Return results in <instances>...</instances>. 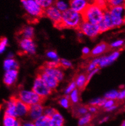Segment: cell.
I'll list each match as a JSON object with an SVG mask.
<instances>
[{"mask_svg": "<svg viewBox=\"0 0 125 126\" xmlns=\"http://www.w3.org/2000/svg\"><path fill=\"white\" fill-rule=\"evenodd\" d=\"M69 98L70 102H71V105L73 104H77L80 102V90L77 88L75 89L74 90L72 91L68 95Z\"/></svg>", "mask_w": 125, "mask_h": 126, "instance_id": "484cf974", "label": "cell"}, {"mask_svg": "<svg viewBox=\"0 0 125 126\" xmlns=\"http://www.w3.org/2000/svg\"><path fill=\"white\" fill-rule=\"evenodd\" d=\"M46 56L51 60L58 62H59L60 59L57 52L54 51H49L48 52H47Z\"/></svg>", "mask_w": 125, "mask_h": 126, "instance_id": "f35d334b", "label": "cell"}, {"mask_svg": "<svg viewBox=\"0 0 125 126\" xmlns=\"http://www.w3.org/2000/svg\"><path fill=\"white\" fill-rule=\"evenodd\" d=\"M89 4L88 0H70L69 6L72 10L82 14Z\"/></svg>", "mask_w": 125, "mask_h": 126, "instance_id": "5bb4252c", "label": "cell"}, {"mask_svg": "<svg viewBox=\"0 0 125 126\" xmlns=\"http://www.w3.org/2000/svg\"><path fill=\"white\" fill-rule=\"evenodd\" d=\"M115 104V101L113 100H109V99H105L104 101V104H103V107L104 108V110L108 109V108L111 107V106Z\"/></svg>", "mask_w": 125, "mask_h": 126, "instance_id": "f6af8a7d", "label": "cell"}, {"mask_svg": "<svg viewBox=\"0 0 125 126\" xmlns=\"http://www.w3.org/2000/svg\"><path fill=\"white\" fill-rule=\"evenodd\" d=\"M38 74L41 78V79L45 82V83L48 85V87L50 89L52 90V91L54 90L57 88L58 84H59V82L54 77L50 75V74L44 73V72L41 70L39 71Z\"/></svg>", "mask_w": 125, "mask_h": 126, "instance_id": "8fae6325", "label": "cell"}, {"mask_svg": "<svg viewBox=\"0 0 125 126\" xmlns=\"http://www.w3.org/2000/svg\"><path fill=\"white\" fill-rule=\"evenodd\" d=\"M74 115L76 117L80 118L82 116L86 115L88 113V107L84 105H78L73 109Z\"/></svg>", "mask_w": 125, "mask_h": 126, "instance_id": "d4e9b609", "label": "cell"}, {"mask_svg": "<svg viewBox=\"0 0 125 126\" xmlns=\"http://www.w3.org/2000/svg\"><path fill=\"white\" fill-rule=\"evenodd\" d=\"M21 3L27 15L33 20L36 21L44 16V10L35 0H21Z\"/></svg>", "mask_w": 125, "mask_h": 126, "instance_id": "3957f363", "label": "cell"}, {"mask_svg": "<svg viewBox=\"0 0 125 126\" xmlns=\"http://www.w3.org/2000/svg\"><path fill=\"white\" fill-rule=\"evenodd\" d=\"M125 44V41L124 40L122 39H118L117 40L114 41V42H112L111 43V45H109L110 46V48H113V49H118L124 46Z\"/></svg>", "mask_w": 125, "mask_h": 126, "instance_id": "8d00e7d4", "label": "cell"}, {"mask_svg": "<svg viewBox=\"0 0 125 126\" xmlns=\"http://www.w3.org/2000/svg\"><path fill=\"white\" fill-rule=\"evenodd\" d=\"M19 46L21 51L29 55H34L36 53L37 46L32 39L21 38L19 41Z\"/></svg>", "mask_w": 125, "mask_h": 126, "instance_id": "9c48e42d", "label": "cell"}, {"mask_svg": "<svg viewBox=\"0 0 125 126\" xmlns=\"http://www.w3.org/2000/svg\"><path fill=\"white\" fill-rule=\"evenodd\" d=\"M8 39L6 37H2L0 39V55L3 53L8 45Z\"/></svg>", "mask_w": 125, "mask_h": 126, "instance_id": "74e56055", "label": "cell"}, {"mask_svg": "<svg viewBox=\"0 0 125 126\" xmlns=\"http://www.w3.org/2000/svg\"><path fill=\"white\" fill-rule=\"evenodd\" d=\"M99 70H100V68H97L94 69L92 71H90L88 72V74H86V76H87V83H89V81L90 80V79L94 77V76L95 74H96L98 72H99Z\"/></svg>", "mask_w": 125, "mask_h": 126, "instance_id": "ee69618b", "label": "cell"}, {"mask_svg": "<svg viewBox=\"0 0 125 126\" xmlns=\"http://www.w3.org/2000/svg\"><path fill=\"white\" fill-rule=\"evenodd\" d=\"M83 21L82 14L69 8L62 12L60 29L66 28L78 30Z\"/></svg>", "mask_w": 125, "mask_h": 126, "instance_id": "6da1fadb", "label": "cell"}, {"mask_svg": "<svg viewBox=\"0 0 125 126\" xmlns=\"http://www.w3.org/2000/svg\"><path fill=\"white\" fill-rule=\"evenodd\" d=\"M104 11L92 2L89 4L87 8L82 14L83 21L92 24H99L102 21Z\"/></svg>", "mask_w": 125, "mask_h": 126, "instance_id": "7a4b0ae2", "label": "cell"}, {"mask_svg": "<svg viewBox=\"0 0 125 126\" xmlns=\"http://www.w3.org/2000/svg\"><path fill=\"white\" fill-rule=\"evenodd\" d=\"M23 126H35L33 122H25L23 124Z\"/></svg>", "mask_w": 125, "mask_h": 126, "instance_id": "816d5d0a", "label": "cell"}, {"mask_svg": "<svg viewBox=\"0 0 125 126\" xmlns=\"http://www.w3.org/2000/svg\"><path fill=\"white\" fill-rule=\"evenodd\" d=\"M110 46L105 42H101L97 45L92 49L90 51V56L97 57L108 52L110 49Z\"/></svg>", "mask_w": 125, "mask_h": 126, "instance_id": "e0dca14e", "label": "cell"}, {"mask_svg": "<svg viewBox=\"0 0 125 126\" xmlns=\"http://www.w3.org/2000/svg\"><path fill=\"white\" fill-rule=\"evenodd\" d=\"M125 97V91L124 89L121 90L120 92H118V95H117V100L120 101H124Z\"/></svg>", "mask_w": 125, "mask_h": 126, "instance_id": "7dc6e473", "label": "cell"}, {"mask_svg": "<svg viewBox=\"0 0 125 126\" xmlns=\"http://www.w3.org/2000/svg\"><path fill=\"white\" fill-rule=\"evenodd\" d=\"M99 28H100V33L108 31L110 29H113L110 14H109L108 9L104 11L103 18L102 21L99 24Z\"/></svg>", "mask_w": 125, "mask_h": 126, "instance_id": "7c38bea8", "label": "cell"}, {"mask_svg": "<svg viewBox=\"0 0 125 126\" xmlns=\"http://www.w3.org/2000/svg\"><path fill=\"white\" fill-rule=\"evenodd\" d=\"M32 90L44 100L50 95L52 92V90L48 87L38 74H37L34 80Z\"/></svg>", "mask_w": 125, "mask_h": 126, "instance_id": "8992f818", "label": "cell"}, {"mask_svg": "<svg viewBox=\"0 0 125 126\" xmlns=\"http://www.w3.org/2000/svg\"><path fill=\"white\" fill-rule=\"evenodd\" d=\"M58 103L60 105V106L66 109H68L71 105L68 95H65L63 97H61L58 101Z\"/></svg>", "mask_w": 125, "mask_h": 126, "instance_id": "1f68e13d", "label": "cell"}, {"mask_svg": "<svg viewBox=\"0 0 125 126\" xmlns=\"http://www.w3.org/2000/svg\"><path fill=\"white\" fill-rule=\"evenodd\" d=\"M64 119L61 113L57 111L52 117H50V126H63Z\"/></svg>", "mask_w": 125, "mask_h": 126, "instance_id": "603a6c76", "label": "cell"}, {"mask_svg": "<svg viewBox=\"0 0 125 126\" xmlns=\"http://www.w3.org/2000/svg\"><path fill=\"white\" fill-rule=\"evenodd\" d=\"M43 66H45V67L50 68H54L60 67L59 62H58L53 61V60L46 62Z\"/></svg>", "mask_w": 125, "mask_h": 126, "instance_id": "7bdbcfd3", "label": "cell"}, {"mask_svg": "<svg viewBox=\"0 0 125 126\" xmlns=\"http://www.w3.org/2000/svg\"><path fill=\"white\" fill-rule=\"evenodd\" d=\"M55 1V0H35V1L38 3V4L44 11L46 9L51 7V6H53Z\"/></svg>", "mask_w": 125, "mask_h": 126, "instance_id": "f546056e", "label": "cell"}, {"mask_svg": "<svg viewBox=\"0 0 125 126\" xmlns=\"http://www.w3.org/2000/svg\"><path fill=\"white\" fill-rule=\"evenodd\" d=\"M18 76V69H12L5 72L3 77V82L7 87H11L16 82Z\"/></svg>", "mask_w": 125, "mask_h": 126, "instance_id": "2e32d148", "label": "cell"}, {"mask_svg": "<svg viewBox=\"0 0 125 126\" xmlns=\"http://www.w3.org/2000/svg\"><path fill=\"white\" fill-rule=\"evenodd\" d=\"M50 118L43 115L34 121L35 126H50Z\"/></svg>", "mask_w": 125, "mask_h": 126, "instance_id": "cb8c5ba5", "label": "cell"}, {"mask_svg": "<svg viewBox=\"0 0 125 126\" xmlns=\"http://www.w3.org/2000/svg\"><path fill=\"white\" fill-rule=\"evenodd\" d=\"M1 106L0 105V114H1Z\"/></svg>", "mask_w": 125, "mask_h": 126, "instance_id": "9f6ffc18", "label": "cell"}, {"mask_svg": "<svg viewBox=\"0 0 125 126\" xmlns=\"http://www.w3.org/2000/svg\"><path fill=\"white\" fill-rule=\"evenodd\" d=\"M57 111V110L55 108L52 107H46L44 109V113H43V115L50 118Z\"/></svg>", "mask_w": 125, "mask_h": 126, "instance_id": "60d3db41", "label": "cell"}, {"mask_svg": "<svg viewBox=\"0 0 125 126\" xmlns=\"http://www.w3.org/2000/svg\"><path fill=\"white\" fill-rule=\"evenodd\" d=\"M20 35H21V38L32 39L35 35V29L30 26H25L21 29L20 31Z\"/></svg>", "mask_w": 125, "mask_h": 126, "instance_id": "7402d4cb", "label": "cell"}, {"mask_svg": "<svg viewBox=\"0 0 125 126\" xmlns=\"http://www.w3.org/2000/svg\"><path fill=\"white\" fill-rule=\"evenodd\" d=\"M121 126H125V121H123V122L122 123V124H121Z\"/></svg>", "mask_w": 125, "mask_h": 126, "instance_id": "11a10c76", "label": "cell"}, {"mask_svg": "<svg viewBox=\"0 0 125 126\" xmlns=\"http://www.w3.org/2000/svg\"><path fill=\"white\" fill-rule=\"evenodd\" d=\"M113 28H120L125 23V6L108 7Z\"/></svg>", "mask_w": 125, "mask_h": 126, "instance_id": "5b68a950", "label": "cell"}, {"mask_svg": "<svg viewBox=\"0 0 125 126\" xmlns=\"http://www.w3.org/2000/svg\"><path fill=\"white\" fill-rule=\"evenodd\" d=\"M19 64L13 58H7L3 62V68L6 71L12 69H18Z\"/></svg>", "mask_w": 125, "mask_h": 126, "instance_id": "44dd1931", "label": "cell"}, {"mask_svg": "<svg viewBox=\"0 0 125 126\" xmlns=\"http://www.w3.org/2000/svg\"><path fill=\"white\" fill-rule=\"evenodd\" d=\"M14 54L13 52H9V53L7 54V58H13Z\"/></svg>", "mask_w": 125, "mask_h": 126, "instance_id": "f5cc1de1", "label": "cell"}, {"mask_svg": "<svg viewBox=\"0 0 125 126\" xmlns=\"http://www.w3.org/2000/svg\"><path fill=\"white\" fill-rule=\"evenodd\" d=\"M90 51L91 50L90 49V48H89L87 46L83 47L82 50H81V52H82V55L83 57L86 58L89 57L90 56Z\"/></svg>", "mask_w": 125, "mask_h": 126, "instance_id": "bcb514c9", "label": "cell"}, {"mask_svg": "<svg viewBox=\"0 0 125 126\" xmlns=\"http://www.w3.org/2000/svg\"><path fill=\"white\" fill-rule=\"evenodd\" d=\"M29 107L16 97V118H23L28 115Z\"/></svg>", "mask_w": 125, "mask_h": 126, "instance_id": "d6986e66", "label": "cell"}, {"mask_svg": "<svg viewBox=\"0 0 125 126\" xmlns=\"http://www.w3.org/2000/svg\"><path fill=\"white\" fill-rule=\"evenodd\" d=\"M108 7L125 6V0H106Z\"/></svg>", "mask_w": 125, "mask_h": 126, "instance_id": "836d02e7", "label": "cell"}, {"mask_svg": "<svg viewBox=\"0 0 125 126\" xmlns=\"http://www.w3.org/2000/svg\"><path fill=\"white\" fill-rule=\"evenodd\" d=\"M117 107H118V106H117V104H114V105H112V106H111V107L108 108V109H106V111H108V112H111V111H115V110H116V109H117Z\"/></svg>", "mask_w": 125, "mask_h": 126, "instance_id": "681fc988", "label": "cell"}, {"mask_svg": "<svg viewBox=\"0 0 125 126\" xmlns=\"http://www.w3.org/2000/svg\"><path fill=\"white\" fill-rule=\"evenodd\" d=\"M39 70L42 71L44 73H47L48 74L54 77L59 82H62L64 79V72L62 71V69L60 67L54 68H50L45 67L44 66H42L40 68Z\"/></svg>", "mask_w": 125, "mask_h": 126, "instance_id": "4fadbf2b", "label": "cell"}, {"mask_svg": "<svg viewBox=\"0 0 125 126\" xmlns=\"http://www.w3.org/2000/svg\"><path fill=\"white\" fill-rule=\"evenodd\" d=\"M117 95H118V91L115 90H111L105 93L104 98L105 99L115 101V100H117Z\"/></svg>", "mask_w": 125, "mask_h": 126, "instance_id": "e575fe53", "label": "cell"}, {"mask_svg": "<svg viewBox=\"0 0 125 126\" xmlns=\"http://www.w3.org/2000/svg\"><path fill=\"white\" fill-rule=\"evenodd\" d=\"M120 55V51L119 50H115L108 56L99 57V68L100 69L103 68L111 65L119 57Z\"/></svg>", "mask_w": 125, "mask_h": 126, "instance_id": "30bf717a", "label": "cell"}, {"mask_svg": "<svg viewBox=\"0 0 125 126\" xmlns=\"http://www.w3.org/2000/svg\"><path fill=\"white\" fill-rule=\"evenodd\" d=\"M16 99L15 96H12L6 102L5 114L6 115L16 118Z\"/></svg>", "mask_w": 125, "mask_h": 126, "instance_id": "ac0fdd59", "label": "cell"}, {"mask_svg": "<svg viewBox=\"0 0 125 126\" xmlns=\"http://www.w3.org/2000/svg\"><path fill=\"white\" fill-rule=\"evenodd\" d=\"M60 67L62 69H68L72 67V63L70 60L66 59H60L59 61Z\"/></svg>", "mask_w": 125, "mask_h": 126, "instance_id": "d590c367", "label": "cell"}, {"mask_svg": "<svg viewBox=\"0 0 125 126\" xmlns=\"http://www.w3.org/2000/svg\"><path fill=\"white\" fill-rule=\"evenodd\" d=\"M44 16H46L48 18L50 19L55 27L60 29L62 13L58 11L54 6H51L44 10Z\"/></svg>", "mask_w": 125, "mask_h": 126, "instance_id": "ba28073f", "label": "cell"}, {"mask_svg": "<svg viewBox=\"0 0 125 126\" xmlns=\"http://www.w3.org/2000/svg\"><path fill=\"white\" fill-rule=\"evenodd\" d=\"M88 110L89 113L92 115V114H95L97 112L98 107L95 106H93V105H89V107H88Z\"/></svg>", "mask_w": 125, "mask_h": 126, "instance_id": "c3c4849f", "label": "cell"}, {"mask_svg": "<svg viewBox=\"0 0 125 126\" xmlns=\"http://www.w3.org/2000/svg\"><path fill=\"white\" fill-rule=\"evenodd\" d=\"M92 119V115L88 113L86 115L82 116L79 118L78 126H87L88 124H90Z\"/></svg>", "mask_w": 125, "mask_h": 126, "instance_id": "83f0119b", "label": "cell"}, {"mask_svg": "<svg viewBox=\"0 0 125 126\" xmlns=\"http://www.w3.org/2000/svg\"><path fill=\"white\" fill-rule=\"evenodd\" d=\"M109 116L104 117V118H102V119H101L100 121H99V123H100V124H103V123H106V122H107L108 120H109Z\"/></svg>", "mask_w": 125, "mask_h": 126, "instance_id": "f907efd6", "label": "cell"}, {"mask_svg": "<svg viewBox=\"0 0 125 126\" xmlns=\"http://www.w3.org/2000/svg\"><path fill=\"white\" fill-rule=\"evenodd\" d=\"M78 30L80 31L84 35L92 39L95 38L100 34L99 24H92L86 21H83Z\"/></svg>", "mask_w": 125, "mask_h": 126, "instance_id": "52a82bcc", "label": "cell"}, {"mask_svg": "<svg viewBox=\"0 0 125 126\" xmlns=\"http://www.w3.org/2000/svg\"><path fill=\"white\" fill-rule=\"evenodd\" d=\"M53 6L62 13L69 8V4L63 0H55Z\"/></svg>", "mask_w": 125, "mask_h": 126, "instance_id": "4316f807", "label": "cell"}, {"mask_svg": "<svg viewBox=\"0 0 125 126\" xmlns=\"http://www.w3.org/2000/svg\"><path fill=\"white\" fill-rule=\"evenodd\" d=\"M17 121L18 118L4 115L2 121V125L3 126H15Z\"/></svg>", "mask_w": 125, "mask_h": 126, "instance_id": "f1b7e54d", "label": "cell"}, {"mask_svg": "<svg viewBox=\"0 0 125 126\" xmlns=\"http://www.w3.org/2000/svg\"><path fill=\"white\" fill-rule=\"evenodd\" d=\"M104 101H105V99L103 97H96V98L92 99V100H90L89 101V105H93V106H95L97 107H103V104H104Z\"/></svg>", "mask_w": 125, "mask_h": 126, "instance_id": "d6a6232c", "label": "cell"}, {"mask_svg": "<svg viewBox=\"0 0 125 126\" xmlns=\"http://www.w3.org/2000/svg\"><path fill=\"white\" fill-rule=\"evenodd\" d=\"M15 126H21V122L19 119H18L17 122H16V124H15Z\"/></svg>", "mask_w": 125, "mask_h": 126, "instance_id": "db71d44e", "label": "cell"}, {"mask_svg": "<svg viewBox=\"0 0 125 126\" xmlns=\"http://www.w3.org/2000/svg\"><path fill=\"white\" fill-rule=\"evenodd\" d=\"M76 88V84H75L74 81H72V82H71L66 88V89H65L64 90V94L66 95H69L72 91L74 90Z\"/></svg>", "mask_w": 125, "mask_h": 126, "instance_id": "b9f144b4", "label": "cell"}, {"mask_svg": "<svg viewBox=\"0 0 125 126\" xmlns=\"http://www.w3.org/2000/svg\"><path fill=\"white\" fill-rule=\"evenodd\" d=\"M93 2L104 11L108 9V6L106 0H94Z\"/></svg>", "mask_w": 125, "mask_h": 126, "instance_id": "ab89813d", "label": "cell"}, {"mask_svg": "<svg viewBox=\"0 0 125 126\" xmlns=\"http://www.w3.org/2000/svg\"><path fill=\"white\" fill-rule=\"evenodd\" d=\"M44 109V107L42 105V103L34 104L29 107L28 115L29 116L32 120L35 121V119L43 115Z\"/></svg>", "mask_w": 125, "mask_h": 126, "instance_id": "9a60e30c", "label": "cell"}, {"mask_svg": "<svg viewBox=\"0 0 125 126\" xmlns=\"http://www.w3.org/2000/svg\"><path fill=\"white\" fill-rule=\"evenodd\" d=\"M74 82L76 84V88L79 90H82L88 85L87 76L85 73H80L75 78Z\"/></svg>", "mask_w": 125, "mask_h": 126, "instance_id": "ffe728a7", "label": "cell"}, {"mask_svg": "<svg viewBox=\"0 0 125 126\" xmlns=\"http://www.w3.org/2000/svg\"><path fill=\"white\" fill-rule=\"evenodd\" d=\"M99 57H95L91 61L89 62V63L86 66V71L88 72H89L99 68Z\"/></svg>", "mask_w": 125, "mask_h": 126, "instance_id": "4dcf8cb0", "label": "cell"}, {"mask_svg": "<svg viewBox=\"0 0 125 126\" xmlns=\"http://www.w3.org/2000/svg\"><path fill=\"white\" fill-rule=\"evenodd\" d=\"M16 97L29 107L34 104L42 103L44 101L43 99L39 97L32 90H21L19 92Z\"/></svg>", "mask_w": 125, "mask_h": 126, "instance_id": "277c9868", "label": "cell"}]
</instances>
